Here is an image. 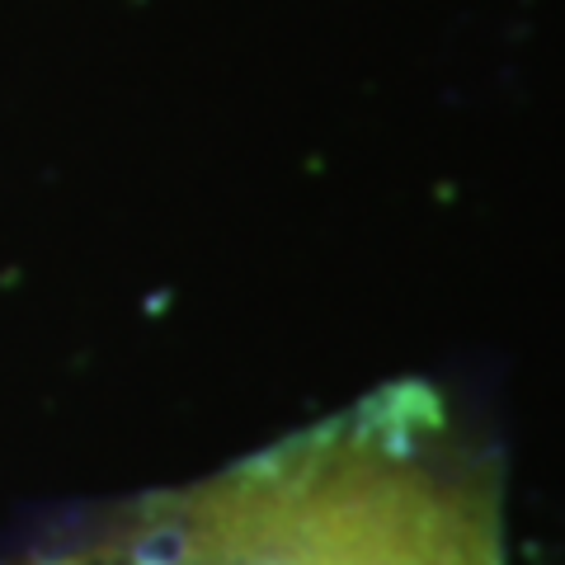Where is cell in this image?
Listing matches in <instances>:
<instances>
[{
    "mask_svg": "<svg viewBox=\"0 0 565 565\" xmlns=\"http://www.w3.org/2000/svg\"><path fill=\"white\" fill-rule=\"evenodd\" d=\"M24 565H509L500 467L444 392L392 382Z\"/></svg>",
    "mask_w": 565,
    "mask_h": 565,
    "instance_id": "6da1fadb",
    "label": "cell"
}]
</instances>
